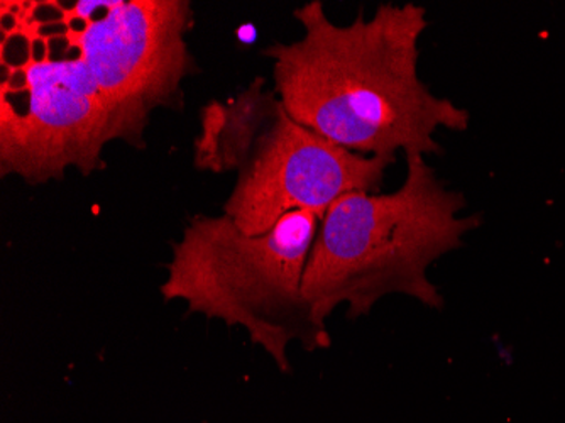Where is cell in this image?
Instances as JSON below:
<instances>
[{
  "instance_id": "obj_2",
  "label": "cell",
  "mask_w": 565,
  "mask_h": 423,
  "mask_svg": "<svg viewBox=\"0 0 565 423\" xmlns=\"http://www.w3.org/2000/svg\"><path fill=\"white\" fill-rule=\"evenodd\" d=\"M466 205L465 195L449 189L420 155L406 156L405 181L395 192H351L335 200L305 272L303 295L313 317L327 326L345 305L355 320L390 295L443 308L428 268L481 224L478 215H462Z\"/></svg>"
},
{
  "instance_id": "obj_1",
  "label": "cell",
  "mask_w": 565,
  "mask_h": 423,
  "mask_svg": "<svg viewBox=\"0 0 565 423\" xmlns=\"http://www.w3.org/2000/svg\"><path fill=\"white\" fill-rule=\"evenodd\" d=\"M303 36L273 44V91L291 119L364 156L443 155L439 130L465 133L471 114L420 78L427 9L381 4L348 25L320 0L295 9Z\"/></svg>"
},
{
  "instance_id": "obj_6",
  "label": "cell",
  "mask_w": 565,
  "mask_h": 423,
  "mask_svg": "<svg viewBox=\"0 0 565 423\" xmlns=\"http://www.w3.org/2000/svg\"><path fill=\"white\" fill-rule=\"evenodd\" d=\"M393 156H364L301 126L278 104L237 177L224 214L246 234H265L290 212L323 219L351 192L377 193Z\"/></svg>"
},
{
  "instance_id": "obj_5",
  "label": "cell",
  "mask_w": 565,
  "mask_h": 423,
  "mask_svg": "<svg viewBox=\"0 0 565 423\" xmlns=\"http://www.w3.org/2000/svg\"><path fill=\"white\" fill-rule=\"evenodd\" d=\"M186 0H114L88 22H70V46L113 104L126 145L145 149L149 116L182 109L183 82L199 72L186 43L193 28Z\"/></svg>"
},
{
  "instance_id": "obj_4",
  "label": "cell",
  "mask_w": 565,
  "mask_h": 423,
  "mask_svg": "<svg viewBox=\"0 0 565 423\" xmlns=\"http://www.w3.org/2000/svg\"><path fill=\"white\" fill-rule=\"evenodd\" d=\"M124 141V127L81 56L51 60L34 38L30 63L2 66L0 175L25 183L60 181L68 168L84 177L106 170L104 149Z\"/></svg>"
},
{
  "instance_id": "obj_3",
  "label": "cell",
  "mask_w": 565,
  "mask_h": 423,
  "mask_svg": "<svg viewBox=\"0 0 565 423\" xmlns=\"http://www.w3.org/2000/svg\"><path fill=\"white\" fill-rule=\"evenodd\" d=\"M322 219L313 212H290L265 234H246L227 215H193L182 240L171 246L164 300L186 304V315L200 314L228 327H243L254 346L290 371L288 348L305 351L330 346L326 324L305 300L308 257Z\"/></svg>"
},
{
  "instance_id": "obj_7",
  "label": "cell",
  "mask_w": 565,
  "mask_h": 423,
  "mask_svg": "<svg viewBox=\"0 0 565 423\" xmlns=\"http://www.w3.org/2000/svg\"><path fill=\"white\" fill-rule=\"evenodd\" d=\"M275 91L256 78L243 94L227 104L212 101L200 114L202 133L195 139V167L199 170L241 171L276 109Z\"/></svg>"
}]
</instances>
